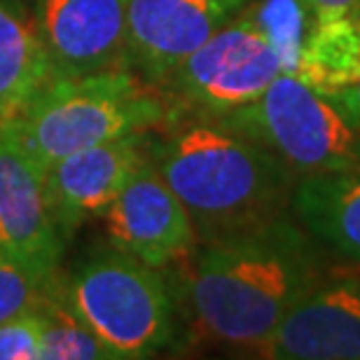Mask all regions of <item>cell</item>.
Listing matches in <instances>:
<instances>
[{"label": "cell", "instance_id": "1", "mask_svg": "<svg viewBox=\"0 0 360 360\" xmlns=\"http://www.w3.org/2000/svg\"><path fill=\"white\" fill-rule=\"evenodd\" d=\"M328 250L292 218L199 243L174 264L178 311L199 337L257 351L283 316L328 274Z\"/></svg>", "mask_w": 360, "mask_h": 360}, {"label": "cell", "instance_id": "2", "mask_svg": "<svg viewBox=\"0 0 360 360\" xmlns=\"http://www.w3.org/2000/svg\"><path fill=\"white\" fill-rule=\"evenodd\" d=\"M150 136V160L190 213L199 243L260 227L290 213L297 176L218 117L178 112Z\"/></svg>", "mask_w": 360, "mask_h": 360}, {"label": "cell", "instance_id": "3", "mask_svg": "<svg viewBox=\"0 0 360 360\" xmlns=\"http://www.w3.org/2000/svg\"><path fill=\"white\" fill-rule=\"evenodd\" d=\"M171 115L131 70L49 77L0 124V139L45 169L82 148L157 129Z\"/></svg>", "mask_w": 360, "mask_h": 360}, {"label": "cell", "instance_id": "4", "mask_svg": "<svg viewBox=\"0 0 360 360\" xmlns=\"http://www.w3.org/2000/svg\"><path fill=\"white\" fill-rule=\"evenodd\" d=\"M63 292L115 360H139L174 347L178 304L162 269L122 250H103L82 262Z\"/></svg>", "mask_w": 360, "mask_h": 360}, {"label": "cell", "instance_id": "5", "mask_svg": "<svg viewBox=\"0 0 360 360\" xmlns=\"http://www.w3.org/2000/svg\"><path fill=\"white\" fill-rule=\"evenodd\" d=\"M274 153L297 178L360 169V129L335 98L281 73L255 101L218 117Z\"/></svg>", "mask_w": 360, "mask_h": 360}, {"label": "cell", "instance_id": "6", "mask_svg": "<svg viewBox=\"0 0 360 360\" xmlns=\"http://www.w3.org/2000/svg\"><path fill=\"white\" fill-rule=\"evenodd\" d=\"M283 73V61L248 10L222 26L171 73L174 110L225 117L255 101Z\"/></svg>", "mask_w": 360, "mask_h": 360}, {"label": "cell", "instance_id": "7", "mask_svg": "<svg viewBox=\"0 0 360 360\" xmlns=\"http://www.w3.org/2000/svg\"><path fill=\"white\" fill-rule=\"evenodd\" d=\"M250 0H129L127 68L164 87L187 56L236 19Z\"/></svg>", "mask_w": 360, "mask_h": 360}, {"label": "cell", "instance_id": "8", "mask_svg": "<svg viewBox=\"0 0 360 360\" xmlns=\"http://www.w3.org/2000/svg\"><path fill=\"white\" fill-rule=\"evenodd\" d=\"M103 225L115 248L155 269H171L199 246L190 213L150 157L108 206Z\"/></svg>", "mask_w": 360, "mask_h": 360}, {"label": "cell", "instance_id": "9", "mask_svg": "<svg viewBox=\"0 0 360 360\" xmlns=\"http://www.w3.org/2000/svg\"><path fill=\"white\" fill-rule=\"evenodd\" d=\"M260 356L360 360V274L328 271L283 316Z\"/></svg>", "mask_w": 360, "mask_h": 360}, {"label": "cell", "instance_id": "10", "mask_svg": "<svg viewBox=\"0 0 360 360\" xmlns=\"http://www.w3.org/2000/svg\"><path fill=\"white\" fill-rule=\"evenodd\" d=\"M143 131L96 143L45 169V199L66 241L91 215H103L127 180L150 157Z\"/></svg>", "mask_w": 360, "mask_h": 360}, {"label": "cell", "instance_id": "11", "mask_svg": "<svg viewBox=\"0 0 360 360\" xmlns=\"http://www.w3.org/2000/svg\"><path fill=\"white\" fill-rule=\"evenodd\" d=\"M129 0H40L38 35L54 77L127 68Z\"/></svg>", "mask_w": 360, "mask_h": 360}, {"label": "cell", "instance_id": "12", "mask_svg": "<svg viewBox=\"0 0 360 360\" xmlns=\"http://www.w3.org/2000/svg\"><path fill=\"white\" fill-rule=\"evenodd\" d=\"M63 241L45 199V174L0 139V246L42 276L56 274Z\"/></svg>", "mask_w": 360, "mask_h": 360}, {"label": "cell", "instance_id": "13", "mask_svg": "<svg viewBox=\"0 0 360 360\" xmlns=\"http://www.w3.org/2000/svg\"><path fill=\"white\" fill-rule=\"evenodd\" d=\"M290 213L328 253L360 264V169L300 178Z\"/></svg>", "mask_w": 360, "mask_h": 360}, {"label": "cell", "instance_id": "14", "mask_svg": "<svg viewBox=\"0 0 360 360\" xmlns=\"http://www.w3.org/2000/svg\"><path fill=\"white\" fill-rule=\"evenodd\" d=\"M295 75L326 96L342 101L360 77V21L354 14L314 21Z\"/></svg>", "mask_w": 360, "mask_h": 360}, {"label": "cell", "instance_id": "15", "mask_svg": "<svg viewBox=\"0 0 360 360\" xmlns=\"http://www.w3.org/2000/svg\"><path fill=\"white\" fill-rule=\"evenodd\" d=\"M49 77L52 68L38 28L0 7V124Z\"/></svg>", "mask_w": 360, "mask_h": 360}, {"label": "cell", "instance_id": "16", "mask_svg": "<svg viewBox=\"0 0 360 360\" xmlns=\"http://www.w3.org/2000/svg\"><path fill=\"white\" fill-rule=\"evenodd\" d=\"M33 309L42 321L40 360H115L112 351L70 307L54 274L45 281Z\"/></svg>", "mask_w": 360, "mask_h": 360}, {"label": "cell", "instance_id": "17", "mask_svg": "<svg viewBox=\"0 0 360 360\" xmlns=\"http://www.w3.org/2000/svg\"><path fill=\"white\" fill-rule=\"evenodd\" d=\"M246 10L276 47L283 73H295L302 45L314 24L307 5L302 0H250Z\"/></svg>", "mask_w": 360, "mask_h": 360}, {"label": "cell", "instance_id": "18", "mask_svg": "<svg viewBox=\"0 0 360 360\" xmlns=\"http://www.w3.org/2000/svg\"><path fill=\"white\" fill-rule=\"evenodd\" d=\"M47 278L0 246V323L31 309Z\"/></svg>", "mask_w": 360, "mask_h": 360}, {"label": "cell", "instance_id": "19", "mask_svg": "<svg viewBox=\"0 0 360 360\" xmlns=\"http://www.w3.org/2000/svg\"><path fill=\"white\" fill-rule=\"evenodd\" d=\"M42 321L31 307L0 323V360H40Z\"/></svg>", "mask_w": 360, "mask_h": 360}, {"label": "cell", "instance_id": "20", "mask_svg": "<svg viewBox=\"0 0 360 360\" xmlns=\"http://www.w3.org/2000/svg\"><path fill=\"white\" fill-rule=\"evenodd\" d=\"M302 3L307 5L314 21L344 17V14H354L360 10V0H302Z\"/></svg>", "mask_w": 360, "mask_h": 360}, {"label": "cell", "instance_id": "21", "mask_svg": "<svg viewBox=\"0 0 360 360\" xmlns=\"http://www.w3.org/2000/svg\"><path fill=\"white\" fill-rule=\"evenodd\" d=\"M356 17L360 21V10H356ZM344 110H347V115L351 117V122L360 129V77H358V82H356V87L351 89L347 96H344L342 101H337Z\"/></svg>", "mask_w": 360, "mask_h": 360}]
</instances>
